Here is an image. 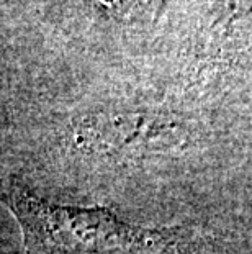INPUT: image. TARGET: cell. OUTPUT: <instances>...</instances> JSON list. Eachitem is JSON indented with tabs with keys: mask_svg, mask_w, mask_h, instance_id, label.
Segmentation results:
<instances>
[{
	"mask_svg": "<svg viewBox=\"0 0 252 254\" xmlns=\"http://www.w3.org/2000/svg\"><path fill=\"white\" fill-rule=\"evenodd\" d=\"M5 205L18 220L28 254H170L187 241L180 228H144L101 207H67L10 187Z\"/></svg>",
	"mask_w": 252,
	"mask_h": 254,
	"instance_id": "obj_1",
	"label": "cell"
},
{
	"mask_svg": "<svg viewBox=\"0 0 252 254\" xmlns=\"http://www.w3.org/2000/svg\"><path fill=\"white\" fill-rule=\"evenodd\" d=\"M190 128L177 118L144 112H97L84 115L72 129V141L100 158H144L184 149Z\"/></svg>",
	"mask_w": 252,
	"mask_h": 254,
	"instance_id": "obj_2",
	"label": "cell"
},
{
	"mask_svg": "<svg viewBox=\"0 0 252 254\" xmlns=\"http://www.w3.org/2000/svg\"><path fill=\"white\" fill-rule=\"evenodd\" d=\"M92 2L97 5L101 12L121 18L136 7L139 0H92Z\"/></svg>",
	"mask_w": 252,
	"mask_h": 254,
	"instance_id": "obj_3",
	"label": "cell"
}]
</instances>
